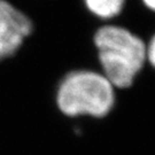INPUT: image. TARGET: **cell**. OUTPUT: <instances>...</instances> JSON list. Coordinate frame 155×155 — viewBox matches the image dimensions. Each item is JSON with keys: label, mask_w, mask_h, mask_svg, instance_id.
Wrapping results in <instances>:
<instances>
[{"label": "cell", "mask_w": 155, "mask_h": 155, "mask_svg": "<svg viewBox=\"0 0 155 155\" xmlns=\"http://www.w3.org/2000/svg\"><path fill=\"white\" fill-rule=\"evenodd\" d=\"M146 56L148 58L150 63L155 67V36L150 40L148 48H146Z\"/></svg>", "instance_id": "5"}, {"label": "cell", "mask_w": 155, "mask_h": 155, "mask_svg": "<svg viewBox=\"0 0 155 155\" xmlns=\"http://www.w3.org/2000/svg\"><path fill=\"white\" fill-rule=\"evenodd\" d=\"M32 30L29 14L8 0H0V60L13 55Z\"/></svg>", "instance_id": "3"}, {"label": "cell", "mask_w": 155, "mask_h": 155, "mask_svg": "<svg viewBox=\"0 0 155 155\" xmlns=\"http://www.w3.org/2000/svg\"><path fill=\"white\" fill-rule=\"evenodd\" d=\"M125 0H84L91 13L101 18H111L122 11Z\"/></svg>", "instance_id": "4"}, {"label": "cell", "mask_w": 155, "mask_h": 155, "mask_svg": "<svg viewBox=\"0 0 155 155\" xmlns=\"http://www.w3.org/2000/svg\"><path fill=\"white\" fill-rule=\"evenodd\" d=\"M114 101L110 82L102 75L86 70L67 75L56 94L59 108L68 116L102 117L110 111Z\"/></svg>", "instance_id": "2"}, {"label": "cell", "mask_w": 155, "mask_h": 155, "mask_svg": "<svg viewBox=\"0 0 155 155\" xmlns=\"http://www.w3.org/2000/svg\"><path fill=\"white\" fill-rule=\"evenodd\" d=\"M144 1V4L150 9H152V11H155V0H143Z\"/></svg>", "instance_id": "6"}, {"label": "cell", "mask_w": 155, "mask_h": 155, "mask_svg": "<svg viewBox=\"0 0 155 155\" xmlns=\"http://www.w3.org/2000/svg\"><path fill=\"white\" fill-rule=\"evenodd\" d=\"M105 77L113 86L129 87L146 60V46L129 30L106 25L94 36Z\"/></svg>", "instance_id": "1"}]
</instances>
